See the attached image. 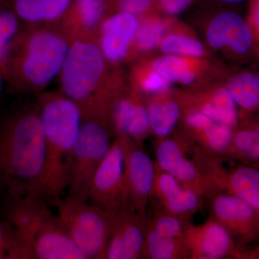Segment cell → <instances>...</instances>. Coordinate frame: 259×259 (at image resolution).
Listing matches in <instances>:
<instances>
[{
    "label": "cell",
    "instance_id": "obj_1",
    "mask_svg": "<svg viewBox=\"0 0 259 259\" xmlns=\"http://www.w3.org/2000/svg\"><path fill=\"white\" fill-rule=\"evenodd\" d=\"M45 136L36 105L12 114L0 125V188L10 199H40L49 205Z\"/></svg>",
    "mask_w": 259,
    "mask_h": 259
},
{
    "label": "cell",
    "instance_id": "obj_2",
    "mask_svg": "<svg viewBox=\"0 0 259 259\" xmlns=\"http://www.w3.org/2000/svg\"><path fill=\"white\" fill-rule=\"evenodd\" d=\"M59 76V90L78 105L82 118L99 119L109 126V109L128 84L127 73L107 62L95 35L71 36Z\"/></svg>",
    "mask_w": 259,
    "mask_h": 259
},
{
    "label": "cell",
    "instance_id": "obj_3",
    "mask_svg": "<svg viewBox=\"0 0 259 259\" xmlns=\"http://www.w3.org/2000/svg\"><path fill=\"white\" fill-rule=\"evenodd\" d=\"M71 36L61 23L24 24L12 42L4 79L17 93H42L59 76Z\"/></svg>",
    "mask_w": 259,
    "mask_h": 259
},
{
    "label": "cell",
    "instance_id": "obj_4",
    "mask_svg": "<svg viewBox=\"0 0 259 259\" xmlns=\"http://www.w3.org/2000/svg\"><path fill=\"white\" fill-rule=\"evenodd\" d=\"M35 105L45 136L48 199L49 205H59L69 187L82 116L78 105L60 90L37 94Z\"/></svg>",
    "mask_w": 259,
    "mask_h": 259
},
{
    "label": "cell",
    "instance_id": "obj_5",
    "mask_svg": "<svg viewBox=\"0 0 259 259\" xmlns=\"http://www.w3.org/2000/svg\"><path fill=\"white\" fill-rule=\"evenodd\" d=\"M5 219L14 227L26 259H87L44 201L10 199Z\"/></svg>",
    "mask_w": 259,
    "mask_h": 259
},
{
    "label": "cell",
    "instance_id": "obj_6",
    "mask_svg": "<svg viewBox=\"0 0 259 259\" xmlns=\"http://www.w3.org/2000/svg\"><path fill=\"white\" fill-rule=\"evenodd\" d=\"M58 216L87 259L106 258L115 215L90 202L66 199L59 204Z\"/></svg>",
    "mask_w": 259,
    "mask_h": 259
},
{
    "label": "cell",
    "instance_id": "obj_7",
    "mask_svg": "<svg viewBox=\"0 0 259 259\" xmlns=\"http://www.w3.org/2000/svg\"><path fill=\"white\" fill-rule=\"evenodd\" d=\"M112 136L106 122L96 118H82L75 144L66 199L88 202L90 184L111 147Z\"/></svg>",
    "mask_w": 259,
    "mask_h": 259
},
{
    "label": "cell",
    "instance_id": "obj_8",
    "mask_svg": "<svg viewBox=\"0 0 259 259\" xmlns=\"http://www.w3.org/2000/svg\"><path fill=\"white\" fill-rule=\"evenodd\" d=\"M192 158L218 193H228L248 202L259 213V168L241 163L228 170L223 157L199 146L192 148Z\"/></svg>",
    "mask_w": 259,
    "mask_h": 259
},
{
    "label": "cell",
    "instance_id": "obj_9",
    "mask_svg": "<svg viewBox=\"0 0 259 259\" xmlns=\"http://www.w3.org/2000/svg\"><path fill=\"white\" fill-rule=\"evenodd\" d=\"M204 44L232 62H242L254 52L253 32L248 20L231 10L213 12L204 21Z\"/></svg>",
    "mask_w": 259,
    "mask_h": 259
},
{
    "label": "cell",
    "instance_id": "obj_10",
    "mask_svg": "<svg viewBox=\"0 0 259 259\" xmlns=\"http://www.w3.org/2000/svg\"><path fill=\"white\" fill-rule=\"evenodd\" d=\"M192 146L190 141L177 128L169 137L156 140L155 163L186 188L201 197L212 198L219 193L204 177L193 158L187 156Z\"/></svg>",
    "mask_w": 259,
    "mask_h": 259
},
{
    "label": "cell",
    "instance_id": "obj_11",
    "mask_svg": "<svg viewBox=\"0 0 259 259\" xmlns=\"http://www.w3.org/2000/svg\"><path fill=\"white\" fill-rule=\"evenodd\" d=\"M154 69L171 84L192 90L226 79L229 74L221 61L213 58L190 57L155 54L150 55Z\"/></svg>",
    "mask_w": 259,
    "mask_h": 259
},
{
    "label": "cell",
    "instance_id": "obj_12",
    "mask_svg": "<svg viewBox=\"0 0 259 259\" xmlns=\"http://www.w3.org/2000/svg\"><path fill=\"white\" fill-rule=\"evenodd\" d=\"M125 161L123 138H115L95 172L89 190L88 202L113 215L122 205Z\"/></svg>",
    "mask_w": 259,
    "mask_h": 259
},
{
    "label": "cell",
    "instance_id": "obj_13",
    "mask_svg": "<svg viewBox=\"0 0 259 259\" xmlns=\"http://www.w3.org/2000/svg\"><path fill=\"white\" fill-rule=\"evenodd\" d=\"M122 138L125 161L122 207L134 209L146 220L154 180L155 163L143 146L127 138Z\"/></svg>",
    "mask_w": 259,
    "mask_h": 259
},
{
    "label": "cell",
    "instance_id": "obj_14",
    "mask_svg": "<svg viewBox=\"0 0 259 259\" xmlns=\"http://www.w3.org/2000/svg\"><path fill=\"white\" fill-rule=\"evenodd\" d=\"M172 91L180 107L196 110L234 128L238 126L239 111L225 80L192 90L173 88Z\"/></svg>",
    "mask_w": 259,
    "mask_h": 259
},
{
    "label": "cell",
    "instance_id": "obj_15",
    "mask_svg": "<svg viewBox=\"0 0 259 259\" xmlns=\"http://www.w3.org/2000/svg\"><path fill=\"white\" fill-rule=\"evenodd\" d=\"M112 136L125 137L143 146L152 136L144 97L127 84L112 100L109 109Z\"/></svg>",
    "mask_w": 259,
    "mask_h": 259
},
{
    "label": "cell",
    "instance_id": "obj_16",
    "mask_svg": "<svg viewBox=\"0 0 259 259\" xmlns=\"http://www.w3.org/2000/svg\"><path fill=\"white\" fill-rule=\"evenodd\" d=\"M210 199V218L221 223L242 248L259 238V213L248 202L225 192Z\"/></svg>",
    "mask_w": 259,
    "mask_h": 259
},
{
    "label": "cell",
    "instance_id": "obj_17",
    "mask_svg": "<svg viewBox=\"0 0 259 259\" xmlns=\"http://www.w3.org/2000/svg\"><path fill=\"white\" fill-rule=\"evenodd\" d=\"M139 19L125 13H113L102 22L96 34L100 50L113 66L131 64Z\"/></svg>",
    "mask_w": 259,
    "mask_h": 259
},
{
    "label": "cell",
    "instance_id": "obj_18",
    "mask_svg": "<svg viewBox=\"0 0 259 259\" xmlns=\"http://www.w3.org/2000/svg\"><path fill=\"white\" fill-rule=\"evenodd\" d=\"M185 237L190 259H243L245 250L212 218L202 224H191Z\"/></svg>",
    "mask_w": 259,
    "mask_h": 259
},
{
    "label": "cell",
    "instance_id": "obj_19",
    "mask_svg": "<svg viewBox=\"0 0 259 259\" xmlns=\"http://www.w3.org/2000/svg\"><path fill=\"white\" fill-rule=\"evenodd\" d=\"M177 129L192 145L223 157L236 128L215 122L196 110L181 107Z\"/></svg>",
    "mask_w": 259,
    "mask_h": 259
},
{
    "label": "cell",
    "instance_id": "obj_20",
    "mask_svg": "<svg viewBox=\"0 0 259 259\" xmlns=\"http://www.w3.org/2000/svg\"><path fill=\"white\" fill-rule=\"evenodd\" d=\"M145 234V220L134 209L121 207L114 218L106 258H143Z\"/></svg>",
    "mask_w": 259,
    "mask_h": 259
},
{
    "label": "cell",
    "instance_id": "obj_21",
    "mask_svg": "<svg viewBox=\"0 0 259 259\" xmlns=\"http://www.w3.org/2000/svg\"><path fill=\"white\" fill-rule=\"evenodd\" d=\"M110 14V0H72L60 23L71 36H96L102 22Z\"/></svg>",
    "mask_w": 259,
    "mask_h": 259
},
{
    "label": "cell",
    "instance_id": "obj_22",
    "mask_svg": "<svg viewBox=\"0 0 259 259\" xmlns=\"http://www.w3.org/2000/svg\"><path fill=\"white\" fill-rule=\"evenodd\" d=\"M157 52L164 55L213 58V54L197 32L185 22L176 18L162 37Z\"/></svg>",
    "mask_w": 259,
    "mask_h": 259
},
{
    "label": "cell",
    "instance_id": "obj_23",
    "mask_svg": "<svg viewBox=\"0 0 259 259\" xmlns=\"http://www.w3.org/2000/svg\"><path fill=\"white\" fill-rule=\"evenodd\" d=\"M172 89L144 97L151 132L156 140L169 137L180 124L181 107Z\"/></svg>",
    "mask_w": 259,
    "mask_h": 259
},
{
    "label": "cell",
    "instance_id": "obj_24",
    "mask_svg": "<svg viewBox=\"0 0 259 259\" xmlns=\"http://www.w3.org/2000/svg\"><path fill=\"white\" fill-rule=\"evenodd\" d=\"M223 158L244 164L259 163V117L239 114V122Z\"/></svg>",
    "mask_w": 259,
    "mask_h": 259
},
{
    "label": "cell",
    "instance_id": "obj_25",
    "mask_svg": "<svg viewBox=\"0 0 259 259\" xmlns=\"http://www.w3.org/2000/svg\"><path fill=\"white\" fill-rule=\"evenodd\" d=\"M72 0H8L10 10L24 24L60 23Z\"/></svg>",
    "mask_w": 259,
    "mask_h": 259
},
{
    "label": "cell",
    "instance_id": "obj_26",
    "mask_svg": "<svg viewBox=\"0 0 259 259\" xmlns=\"http://www.w3.org/2000/svg\"><path fill=\"white\" fill-rule=\"evenodd\" d=\"M176 18L165 16L156 10L138 18L139 27L135 39L133 62L157 52L162 37Z\"/></svg>",
    "mask_w": 259,
    "mask_h": 259
},
{
    "label": "cell",
    "instance_id": "obj_27",
    "mask_svg": "<svg viewBox=\"0 0 259 259\" xmlns=\"http://www.w3.org/2000/svg\"><path fill=\"white\" fill-rule=\"evenodd\" d=\"M239 114L259 117V72L240 71L229 73L225 79Z\"/></svg>",
    "mask_w": 259,
    "mask_h": 259
},
{
    "label": "cell",
    "instance_id": "obj_28",
    "mask_svg": "<svg viewBox=\"0 0 259 259\" xmlns=\"http://www.w3.org/2000/svg\"><path fill=\"white\" fill-rule=\"evenodd\" d=\"M127 79L129 86L144 97L172 88L171 83L154 69L148 56L131 63Z\"/></svg>",
    "mask_w": 259,
    "mask_h": 259
},
{
    "label": "cell",
    "instance_id": "obj_29",
    "mask_svg": "<svg viewBox=\"0 0 259 259\" xmlns=\"http://www.w3.org/2000/svg\"><path fill=\"white\" fill-rule=\"evenodd\" d=\"M146 234L143 258L187 259L190 252L185 237L180 238H166L158 235L145 226Z\"/></svg>",
    "mask_w": 259,
    "mask_h": 259
},
{
    "label": "cell",
    "instance_id": "obj_30",
    "mask_svg": "<svg viewBox=\"0 0 259 259\" xmlns=\"http://www.w3.org/2000/svg\"><path fill=\"white\" fill-rule=\"evenodd\" d=\"M203 197L180 185L156 202L157 210L180 216L192 217L200 209Z\"/></svg>",
    "mask_w": 259,
    "mask_h": 259
},
{
    "label": "cell",
    "instance_id": "obj_31",
    "mask_svg": "<svg viewBox=\"0 0 259 259\" xmlns=\"http://www.w3.org/2000/svg\"><path fill=\"white\" fill-rule=\"evenodd\" d=\"M191 218L157 210L151 217L146 215L145 226L161 236L171 238H183L187 228L192 224Z\"/></svg>",
    "mask_w": 259,
    "mask_h": 259
},
{
    "label": "cell",
    "instance_id": "obj_32",
    "mask_svg": "<svg viewBox=\"0 0 259 259\" xmlns=\"http://www.w3.org/2000/svg\"><path fill=\"white\" fill-rule=\"evenodd\" d=\"M20 21L12 10H0V71L3 76L12 42L20 28Z\"/></svg>",
    "mask_w": 259,
    "mask_h": 259
},
{
    "label": "cell",
    "instance_id": "obj_33",
    "mask_svg": "<svg viewBox=\"0 0 259 259\" xmlns=\"http://www.w3.org/2000/svg\"><path fill=\"white\" fill-rule=\"evenodd\" d=\"M0 259H25V254L14 227L0 220Z\"/></svg>",
    "mask_w": 259,
    "mask_h": 259
},
{
    "label": "cell",
    "instance_id": "obj_34",
    "mask_svg": "<svg viewBox=\"0 0 259 259\" xmlns=\"http://www.w3.org/2000/svg\"><path fill=\"white\" fill-rule=\"evenodd\" d=\"M110 6L111 14L125 13L137 18L156 10L155 0H110Z\"/></svg>",
    "mask_w": 259,
    "mask_h": 259
},
{
    "label": "cell",
    "instance_id": "obj_35",
    "mask_svg": "<svg viewBox=\"0 0 259 259\" xmlns=\"http://www.w3.org/2000/svg\"><path fill=\"white\" fill-rule=\"evenodd\" d=\"M196 0H155V8L160 14L177 17L186 11Z\"/></svg>",
    "mask_w": 259,
    "mask_h": 259
},
{
    "label": "cell",
    "instance_id": "obj_36",
    "mask_svg": "<svg viewBox=\"0 0 259 259\" xmlns=\"http://www.w3.org/2000/svg\"><path fill=\"white\" fill-rule=\"evenodd\" d=\"M254 40V52L259 59V8L250 7L248 19Z\"/></svg>",
    "mask_w": 259,
    "mask_h": 259
},
{
    "label": "cell",
    "instance_id": "obj_37",
    "mask_svg": "<svg viewBox=\"0 0 259 259\" xmlns=\"http://www.w3.org/2000/svg\"><path fill=\"white\" fill-rule=\"evenodd\" d=\"M243 259H259V244L251 250H244Z\"/></svg>",
    "mask_w": 259,
    "mask_h": 259
},
{
    "label": "cell",
    "instance_id": "obj_38",
    "mask_svg": "<svg viewBox=\"0 0 259 259\" xmlns=\"http://www.w3.org/2000/svg\"><path fill=\"white\" fill-rule=\"evenodd\" d=\"M212 3H216L218 5H234L241 4L245 2L250 1V0H209Z\"/></svg>",
    "mask_w": 259,
    "mask_h": 259
},
{
    "label": "cell",
    "instance_id": "obj_39",
    "mask_svg": "<svg viewBox=\"0 0 259 259\" xmlns=\"http://www.w3.org/2000/svg\"><path fill=\"white\" fill-rule=\"evenodd\" d=\"M250 7H257V8H259V0H250Z\"/></svg>",
    "mask_w": 259,
    "mask_h": 259
},
{
    "label": "cell",
    "instance_id": "obj_40",
    "mask_svg": "<svg viewBox=\"0 0 259 259\" xmlns=\"http://www.w3.org/2000/svg\"><path fill=\"white\" fill-rule=\"evenodd\" d=\"M3 79H4V76H3V73L0 71V93H1L2 81H3Z\"/></svg>",
    "mask_w": 259,
    "mask_h": 259
},
{
    "label": "cell",
    "instance_id": "obj_41",
    "mask_svg": "<svg viewBox=\"0 0 259 259\" xmlns=\"http://www.w3.org/2000/svg\"><path fill=\"white\" fill-rule=\"evenodd\" d=\"M252 166H256V167H258V168H259V163H256V164H255V165H252Z\"/></svg>",
    "mask_w": 259,
    "mask_h": 259
}]
</instances>
